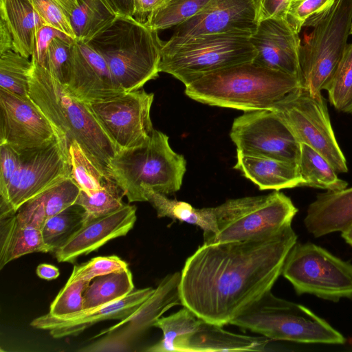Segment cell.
Instances as JSON below:
<instances>
[{"label":"cell","mask_w":352,"mask_h":352,"mask_svg":"<svg viewBox=\"0 0 352 352\" xmlns=\"http://www.w3.org/2000/svg\"><path fill=\"white\" fill-rule=\"evenodd\" d=\"M291 225L258 239L204 243L181 272L182 305L223 326L271 291L296 243Z\"/></svg>","instance_id":"cell-1"},{"label":"cell","mask_w":352,"mask_h":352,"mask_svg":"<svg viewBox=\"0 0 352 352\" xmlns=\"http://www.w3.org/2000/svg\"><path fill=\"white\" fill-rule=\"evenodd\" d=\"M29 97L69 145L76 142L91 161L107 176L119 149L91 111L45 68L32 61Z\"/></svg>","instance_id":"cell-2"},{"label":"cell","mask_w":352,"mask_h":352,"mask_svg":"<svg viewBox=\"0 0 352 352\" xmlns=\"http://www.w3.org/2000/svg\"><path fill=\"white\" fill-rule=\"evenodd\" d=\"M300 87L294 76L248 62L205 75L186 86L185 94L205 104L249 111L272 110Z\"/></svg>","instance_id":"cell-3"},{"label":"cell","mask_w":352,"mask_h":352,"mask_svg":"<svg viewBox=\"0 0 352 352\" xmlns=\"http://www.w3.org/2000/svg\"><path fill=\"white\" fill-rule=\"evenodd\" d=\"M87 43L104 58L124 92L140 89L158 77L163 42L158 31L133 16L118 15Z\"/></svg>","instance_id":"cell-4"},{"label":"cell","mask_w":352,"mask_h":352,"mask_svg":"<svg viewBox=\"0 0 352 352\" xmlns=\"http://www.w3.org/2000/svg\"><path fill=\"white\" fill-rule=\"evenodd\" d=\"M186 170L184 157L175 153L168 137L156 129L142 145L120 151L109 166V176L129 203L146 201L144 186L166 196L178 191Z\"/></svg>","instance_id":"cell-5"},{"label":"cell","mask_w":352,"mask_h":352,"mask_svg":"<svg viewBox=\"0 0 352 352\" xmlns=\"http://www.w3.org/2000/svg\"><path fill=\"white\" fill-rule=\"evenodd\" d=\"M250 36L212 34L163 42L160 72L180 80L185 86L201 77L229 67L252 62L256 52Z\"/></svg>","instance_id":"cell-6"},{"label":"cell","mask_w":352,"mask_h":352,"mask_svg":"<svg viewBox=\"0 0 352 352\" xmlns=\"http://www.w3.org/2000/svg\"><path fill=\"white\" fill-rule=\"evenodd\" d=\"M269 340L342 344L344 337L303 305L275 296L271 291L232 320Z\"/></svg>","instance_id":"cell-7"},{"label":"cell","mask_w":352,"mask_h":352,"mask_svg":"<svg viewBox=\"0 0 352 352\" xmlns=\"http://www.w3.org/2000/svg\"><path fill=\"white\" fill-rule=\"evenodd\" d=\"M214 210L217 231L204 243L245 241L275 234L291 225L298 212L291 199L278 190L228 199Z\"/></svg>","instance_id":"cell-8"},{"label":"cell","mask_w":352,"mask_h":352,"mask_svg":"<svg viewBox=\"0 0 352 352\" xmlns=\"http://www.w3.org/2000/svg\"><path fill=\"white\" fill-rule=\"evenodd\" d=\"M352 25V0H336L314 26L299 54V81L314 94L327 90L348 46Z\"/></svg>","instance_id":"cell-9"},{"label":"cell","mask_w":352,"mask_h":352,"mask_svg":"<svg viewBox=\"0 0 352 352\" xmlns=\"http://www.w3.org/2000/svg\"><path fill=\"white\" fill-rule=\"evenodd\" d=\"M281 274L298 294L334 302L352 298V264L315 244L296 242L286 256Z\"/></svg>","instance_id":"cell-10"},{"label":"cell","mask_w":352,"mask_h":352,"mask_svg":"<svg viewBox=\"0 0 352 352\" xmlns=\"http://www.w3.org/2000/svg\"><path fill=\"white\" fill-rule=\"evenodd\" d=\"M300 144L320 153L337 173L348 172L346 158L333 132L326 100L300 87L272 109Z\"/></svg>","instance_id":"cell-11"},{"label":"cell","mask_w":352,"mask_h":352,"mask_svg":"<svg viewBox=\"0 0 352 352\" xmlns=\"http://www.w3.org/2000/svg\"><path fill=\"white\" fill-rule=\"evenodd\" d=\"M19 153L18 168L6 197L0 198V216L15 213L26 201L71 177L69 144L62 134Z\"/></svg>","instance_id":"cell-12"},{"label":"cell","mask_w":352,"mask_h":352,"mask_svg":"<svg viewBox=\"0 0 352 352\" xmlns=\"http://www.w3.org/2000/svg\"><path fill=\"white\" fill-rule=\"evenodd\" d=\"M230 136L236 151L298 165L300 144L272 110L245 111L234 119Z\"/></svg>","instance_id":"cell-13"},{"label":"cell","mask_w":352,"mask_h":352,"mask_svg":"<svg viewBox=\"0 0 352 352\" xmlns=\"http://www.w3.org/2000/svg\"><path fill=\"white\" fill-rule=\"evenodd\" d=\"M153 99V93L140 89L89 106L120 151L139 146L151 137Z\"/></svg>","instance_id":"cell-14"},{"label":"cell","mask_w":352,"mask_h":352,"mask_svg":"<svg viewBox=\"0 0 352 352\" xmlns=\"http://www.w3.org/2000/svg\"><path fill=\"white\" fill-rule=\"evenodd\" d=\"M181 273L165 276L154 293L131 315L102 330L91 339H100L79 351H122L141 337L162 314L173 306L182 305L179 283Z\"/></svg>","instance_id":"cell-15"},{"label":"cell","mask_w":352,"mask_h":352,"mask_svg":"<svg viewBox=\"0 0 352 352\" xmlns=\"http://www.w3.org/2000/svg\"><path fill=\"white\" fill-rule=\"evenodd\" d=\"M60 134L29 96L0 89V144L21 153Z\"/></svg>","instance_id":"cell-16"},{"label":"cell","mask_w":352,"mask_h":352,"mask_svg":"<svg viewBox=\"0 0 352 352\" xmlns=\"http://www.w3.org/2000/svg\"><path fill=\"white\" fill-rule=\"evenodd\" d=\"M261 0H210L188 21L175 26L172 40L212 34H238L250 36L260 19Z\"/></svg>","instance_id":"cell-17"},{"label":"cell","mask_w":352,"mask_h":352,"mask_svg":"<svg viewBox=\"0 0 352 352\" xmlns=\"http://www.w3.org/2000/svg\"><path fill=\"white\" fill-rule=\"evenodd\" d=\"M78 100L94 104L124 92L113 80L104 58L87 43H73L69 78L65 85Z\"/></svg>","instance_id":"cell-18"},{"label":"cell","mask_w":352,"mask_h":352,"mask_svg":"<svg viewBox=\"0 0 352 352\" xmlns=\"http://www.w3.org/2000/svg\"><path fill=\"white\" fill-rule=\"evenodd\" d=\"M249 40L256 52L254 63L299 78V33L286 19H261Z\"/></svg>","instance_id":"cell-19"},{"label":"cell","mask_w":352,"mask_h":352,"mask_svg":"<svg viewBox=\"0 0 352 352\" xmlns=\"http://www.w3.org/2000/svg\"><path fill=\"white\" fill-rule=\"evenodd\" d=\"M136 207L124 204L111 212L88 215L80 228L54 253L58 262L74 263L80 256L87 255L110 240L125 236L135 223Z\"/></svg>","instance_id":"cell-20"},{"label":"cell","mask_w":352,"mask_h":352,"mask_svg":"<svg viewBox=\"0 0 352 352\" xmlns=\"http://www.w3.org/2000/svg\"><path fill=\"white\" fill-rule=\"evenodd\" d=\"M154 292L155 289L152 287L133 290L119 300L69 316L56 317L48 313L34 318L30 325L48 331L54 338L76 336L97 322L109 320H122L127 318Z\"/></svg>","instance_id":"cell-21"},{"label":"cell","mask_w":352,"mask_h":352,"mask_svg":"<svg viewBox=\"0 0 352 352\" xmlns=\"http://www.w3.org/2000/svg\"><path fill=\"white\" fill-rule=\"evenodd\" d=\"M304 223L308 232L316 237L350 228L352 187L318 194L309 206Z\"/></svg>","instance_id":"cell-22"},{"label":"cell","mask_w":352,"mask_h":352,"mask_svg":"<svg viewBox=\"0 0 352 352\" xmlns=\"http://www.w3.org/2000/svg\"><path fill=\"white\" fill-rule=\"evenodd\" d=\"M269 342L264 336H251L226 331L201 319L197 329L175 344L176 352L263 351Z\"/></svg>","instance_id":"cell-23"},{"label":"cell","mask_w":352,"mask_h":352,"mask_svg":"<svg viewBox=\"0 0 352 352\" xmlns=\"http://www.w3.org/2000/svg\"><path fill=\"white\" fill-rule=\"evenodd\" d=\"M234 168L262 190L305 186L298 165L287 161L247 155L236 151V163Z\"/></svg>","instance_id":"cell-24"},{"label":"cell","mask_w":352,"mask_h":352,"mask_svg":"<svg viewBox=\"0 0 352 352\" xmlns=\"http://www.w3.org/2000/svg\"><path fill=\"white\" fill-rule=\"evenodd\" d=\"M51 252L42 230L23 225L15 213L0 216V270L23 255Z\"/></svg>","instance_id":"cell-25"},{"label":"cell","mask_w":352,"mask_h":352,"mask_svg":"<svg viewBox=\"0 0 352 352\" xmlns=\"http://www.w3.org/2000/svg\"><path fill=\"white\" fill-rule=\"evenodd\" d=\"M1 17L13 37V50L32 56L37 31L45 24L29 0H0Z\"/></svg>","instance_id":"cell-26"},{"label":"cell","mask_w":352,"mask_h":352,"mask_svg":"<svg viewBox=\"0 0 352 352\" xmlns=\"http://www.w3.org/2000/svg\"><path fill=\"white\" fill-rule=\"evenodd\" d=\"M142 190L146 201L156 210L158 217H169L197 226L204 231V240L217 232L214 207L195 208L186 202L170 199L147 186Z\"/></svg>","instance_id":"cell-27"},{"label":"cell","mask_w":352,"mask_h":352,"mask_svg":"<svg viewBox=\"0 0 352 352\" xmlns=\"http://www.w3.org/2000/svg\"><path fill=\"white\" fill-rule=\"evenodd\" d=\"M133 290L132 274L128 267L97 276L84 291L83 310L119 300Z\"/></svg>","instance_id":"cell-28"},{"label":"cell","mask_w":352,"mask_h":352,"mask_svg":"<svg viewBox=\"0 0 352 352\" xmlns=\"http://www.w3.org/2000/svg\"><path fill=\"white\" fill-rule=\"evenodd\" d=\"M118 16L108 0H77L71 17L75 40L87 43Z\"/></svg>","instance_id":"cell-29"},{"label":"cell","mask_w":352,"mask_h":352,"mask_svg":"<svg viewBox=\"0 0 352 352\" xmlns=\"http://www.w3.org/2000/svg\"><path fill=\"white\" fill-rule=\"evenodd\" d=\"M298 169L305 181V186L327 190H342L347 187L348 183L338 177L330 163L305 144H300Z\"/></svg>","instance_id":"cell-30"},{"label":"cell","mask_w":352,"mask_h":352,"mask_svg":"<svg viewBox=\"0 0 352 352\" xmlns=\"http://www.w3.org/2000/svg\"><path fill=\"white\" fill-rule=\"evenodd\" d=\"M88 217L83 207L74 204L47 219L42 234L51 252L64 245L82 226Z\"/></svg>","instance_id":"cell-31"},{"label":"cell","mask_w":352,"mask_h":352,"mask_svg":"<svg viewBox=\"0 0 352 352\" xmlns=\"http://www.w3.org/2000/svg\"><path fill=\"white\" fill-rule=\"evenodd\" d=\"M201 322V319L186 307L168 316L160 318L154 324V327L162 331L163 338L145 351L148 352L175 351L176 342L195 331Z\"/></svg>","instance_id":"cell-32"},{"label":"cell","mask_w":352,"mask_h":352,"mask_svg":"<svg viewBox=\"0 0 352 352\" xmlns=\"http://www.w3.org/2000/svg\"><path fill=\"white\" fill-rule=\"evenodd\" d=\"M13 50L0 54V89L28 97L32 62Z\"/></svg>","instance_id":"cell-33"},{"label":"cell","mask_w":352,"mask_h":352,"mask_svg":"<svg viewBox=\"0 0 352 352\" xmlns=\"http://www.w3.org/2000/svg\"><path fill=\"white\" fill-rule=\"evenodd\" d=\"M210 0H168L148 17L145 25L159 31L175 27L201 11Z\"/></svg>","instance_id":"cell-34"},{"label":"cell","mask_w":352,"mask_h":352,"mask_svg":"<svg viewBox=\"0 0 352 352\" xmlns=\"http://www.w3.org/2000/svg\"><path fill=\"white\" fill-rule=\"evenodd\" d=\"M71 179L80 190L91 195L100 190L110 177L104 175L87 156L76 142L69 145Z\"/></svg>","instance_id":"cell-35"},{"label":"cell","mask_w":352,"mask_h":352,"mask_svg":"<svg viewBox=\"0 0 352 352\" xmlns=\"http://www.w3.org/2000/svg\"><path fill=\"white\" fill-rule=\"evenodd\" d=\"M124 195L120 187L110 177L100 190L91 195L80 190L75 204L83 207L89 216L97 217L121 208L124 204Z\"/></svg>","instance_id":"cell-36"},{"label":"cell","mask_w":352,"mask_h":352,"mask_svg":"<svg viewBox=\"0 0 352 352\" xmlns=\"http://www.w3.org/2000/svg\"><path fill=\"white\" fill-rule=\"evenodd\" d=\"M44 21L76 39L71 25L72 15L76 8L77 0H29Z\"/></svg>","instance_id":"cell-37"},{"label":"cell","mask_w":352,"mask_h":352,"mask_svg":"<svg viewBox=\"0 0 352 352\" xmlns=\"http://www.w3.org/2000/svg\"><path fill=\"white\" fill-rule=\"evenodd\" d=\"M336 0H292L286 20L299 33L302 27H314L329 12Z\"/></svg>","instance_id":"cell-38"},{"label":"cell","mask_w":352,"mask_h":352,"mask_svg":"<svg viewBox=\"0 0 352 352\" xmlns=\"http://www.w3.org/2000/svg\"><path fill=\"white\" fill-rule=\"evenodd\" d=\"M327 91L331 104L344 112L352 96V43L348 45Z\"/></svg>","instance_id":"cell-39"},{"label":"cell","mask_w":352,"mask_h":352,"mask_svg":"<svg viewBox=\"0 0 352 352\" xmlns=\"http://www.w3.org/2000/svg\"><path fill=\"white\" fill-rule=\"evenodd\" d=\"M90 282L68 280L52 302L50 314L56 317L69 316L83 310V293Z\"/></svg>","instance_id":"cell-40"},{"label":"cell","mask_w":352,"mask_h":352,"mask_svg":"<svg viewBox=\"0 0 352 352\" xmlns=\"http://www.w3.org/2000/svg\"><path fill=\"white\" fill-rule=\"evenodd\" d=\"M80 189L67 178L41 193L47 218L60 212L76 203Z\"/></svg>","instance_id":"cell-41"},{"label":"cell","mask_w":352,"mask_h":352,"mask_svg":"<svg viewBox=\"0 0 352 352\" xmlns=\"http://www.w3.org/2000/svg\"><path fill=\"white\" fill-rule=\"evenodd\" d=\"M74 41L55 38L48 47L47 70L64 85L69 78Z\"/></svg>","instance_id":"cell-42"},{"label":"cell","mask_w":352,"mask_h":352,"mask_svg":"<svg viewBox=\"0 0 352 352\" xmlns=\"http://www.w3.org/2000/svg\"><path fill=\"white\" fill-rule=\"evenodd\" d=\"M127 267L128 264L117 256H98L86 263L74 265L68 280H83L91 282L97 276Z\"/></svg>","instance_id":"cell-43"},{"label":"cell","mask_w":352,"mask_h":352,"mask_svg":"<svg viewBox=\"0 0 352 352\" xmlns=\"http://www.w3.org/2000/svg\"><path fill=\"white\" fill-rule=\"evenodd\" d=\"M61 38L73 41L75 39L51 25L45 24L36 32L31 60L47 69V50L51 41Z\"/></svg>","instance_id":"cell-44"},{"label":"cell","mask_w":352,"mask_h":352,"mask_svg":"<svg viewBox=\"0 0 352 352\" xmlns=\"http://www.w3.org/2000/svg\"><path fill=\"white\" fill-rule=\"evenodd\" d=\"M19 162V153L7 144H0V198L6 197Z\"/></svg>","instance_id":"cell-45"},{"label":"cell","mask_w":352,"mask_h":352,"mask_svg":"<svg viewBox=\"0 0 352 352\" xmlns=\"http://www.w3.org/2000/svg\"><path fill=\"white\" fill-rule=\"evenodd\" d=\"M15 214L23 225L41 230L47 219L39 195L24 203Z\"/></svg>","instance_id":"cell-46"},{"label":"cell","mask_w":352,"mask_h":352,"mask_svg":"<svg viewBox=\"0 0 352 352\" xmlns=\"http://www.w3.org/2000/svg\"><path fill=\"white\" fill-rule=\"evenodd\" d=\"M291 1L292 0H261V20L266 18H280L286 19L287 12Z\"/></svg>","instance_id":"cell-47"},{"label":"cell","mask_w":352,"mask_h":352,"mask_svg":"<svg viewBox=\"0 0 352 352\" xmlns=\"http://www.w3.org/2000/svg\"><path fill=\"white\" fill-rule=\"evenodd\" d=\"M168 0H134L133 17L142 23H145L149 15Z\"/></svg>","instance_id":"cell-48"},{"label":"cell","mask_w":352,"mask_h":352,"mask_svg":"<svg viewBox=\"0 0 352 352\" xmlns=\"http://www.w3.org/2000/svg\"><path fill=\"white\" fill-rule=\"evenodd\" d=\"M13 50V37L3 18H0V54Z\"/></svg>","instance_id":"cell-49"},{"label":"cell","mask_w":352,"mask_h":352,"mask_svg":"<svg viewBox=\"0 0 352 352\" xmlns=\"http://www.w3.org/2000/svg\"><path fill=\"white\" fill-rule=\"evenodd\" d=\"M118 15L133 16L134 0H108Z\"/></svg>","instance_id":"cell-50"},{"label":"cell","mask_w":352,"mask_h":352,"mask_svg":"<svg viewBox=\"0 0 352 352\" xmlns=\"http://www.w3.org/2000/svg\"><path fill=\"white\" fill-rule=\"evenodd\" d=\"M58 269L50 264L42 263L36 267L38 276L45 280H52L59 276Z\"/></svg>","instance_id":"cell-51"},{"label":"cell","mask_w":352,"mask_h":352,"mask_svg":"<svg viewBox=\"0 0 352 352\" xmlns=\"http://www.w3.org/2000/svg\"><path fill=\"white\" fill-rule=\"evenodd\" d=\"M342 236L347 243L352 246V226L346 231L342 232Z\"/></svg>","instance_id":"cell-52"},{"label":"cell","mask_w":352,"mask_h":352,"mask_svg":"<svg viewBox=\"0 0 352 352\" xmlns=\"http://www.w3.org/2000/svg\"><path fill=\"white\" fill-rule=\"evenodd\" d=\"M344 113L352 114V96L348 106L345 109Z\"/></svg>","instance_id":"cell-53"},{"label":"cell","mask_w":352,"mask_h":352,"mask_svg":"<svg viewBox=\"0 0 352 352\" xmlns=\"http://www.w3.org/2000/svg\"><path fill=\"white\" fill-rule=\"evenodd\" d=\"M350 34H352V25H351V30H350Z\"/></svg>","instance_id":"cell-54"}]
</instances>
